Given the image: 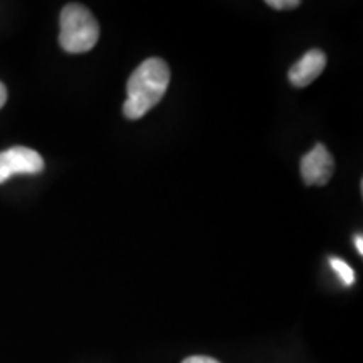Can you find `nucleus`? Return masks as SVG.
Returning <instances> with one entry per match:
<instances>
[{"label":"nucleus","instance_id":"obj_1","mask_svg":"<svg viewBox=\"0 0 363 363\" xmlns=\"http://www.w3.org/2000/svg\"><path fill=\"white\" fill-rule=\"evenodd\" d=\"M170 84V69L160 57H150L143 61L126 83V101L123 115L128 120H140L155 108L165 96Z\"/></svg>","mask_w":363,"mask_h":363},{"label":"nucleus","instance_id":"obj_2","mask_svg":"<svg viewBox=\"0 0 363 363\" xmlns=\"http://www.w3.org/2000/svg\"><path fill=\"white\" fill-rule=\"evenodd\" d=\"M59 26H61L59 44L66 52H88L99 39L98 21L94 19L89 9L81 4H67L61 12Z\"/></svg>","mask_w":363,"mask_h":363},{"label":"nucleus","instance_id":"obj_3","mask_svg":"<svg viewBox=\"0 0 363 363\" xmlns=\"http://www.w3.org/2000/svg\"><path fill=\"white\" fill-rule=\"evenodd\" d=\"M44 170V160L35 150L12 147L0 153V184L13 175H34Z\"/></svg>","mask_w":363,"mask_h":363},{"label":"nucleus","instance_id":"obj_4","mask_svg":"<svg viewBox=\"0 0 363 363\" xmlns=\"http://www.w3.org/2000/svg\"><path fill=\"white\" fill-rule=\"evenodd\" d=\"M333 157L321 143H316L313 150L301 158V177L306 185H325L333 175Z\"/></svg>","mask_w":363,"mask_h":363},{"label":"nucleus","instance_id":"obj_5","mask_svg":"<svg viewBox=\"0 0 363 363\" xmlns=\"http://www.w3.org/2000/svg\"><path fill=\"white\" fill-rule=\"evenodd\" d=\"M326 66V56L320 49H311L294 65L288 72L289 83L296 88H306L318 76L321 74Z\"/></svg>","mask_w":363,"mask_h":363},{"label":"nucleus","instance_id":"obj_6","mask_svg":"<svg viewBox=\"0 0 363 363\" xmlns=\"http://www.w3.org/2000/svg\"><path fill=\"white\" fill-rule=\"evenodd\" d=\"M330 264H331V267H333V271L337 272L340 281H342L345 286H352L353 283H355V272H353L352 267L348 266L343 259H338V257H331Z\"/></svg>","mask_w":363,"mask_h":363},{"label":"nucleus","instance_id":"obj_7","mask_svg":"<svg viewBox=\"0 0 363 363\" xmlns=\"http://www.w3.org/2000/svg\"><path fill=\"white\" fill-rule=\"evenodd\" d=\"M267 6L278 11H288V9L299 7V0H267Z\"/></svg>","mask_w":363,"mask_h":363},{"label":"nucleus","instance_id":"obj_8","mask_svg":"<svg viewBox=\"0 0 363 363\" xmlns=\"http://www.w3.org/2000/svg\"><path fill=\"white\" fill-rule=\"evenodd\" d=\"M182 363H220V362H217L216 358H212V357L195 355V357H189V358H185V360L182 362Z\"/></svg>","mask_w":363,"mask_h":363},{"label":"nucleus","instance_id":"obj_9","mask_svg":"<svg viewBox=\"0 0 363 363\" xmlns=\"http://www.w3.org/2000/svg\"><path fill=\"white\" fill-rule=\"evenodd\" d=\"M6 101H7V88L0 83V108L6 104Z\"/></svg>","mask_w":363,"mask_h":363},{"label":"nucleus","instance_id":"obj_10","mask_svg":"<svg viewBox=\"0 0 363 363\" xmlns=\"http://www.w3.org/2000/svg\"><path fill=\"white\" fill-rule=\"evenodd\" d=\"M355 247H357V252L360 254V256H363V238H362V234L355 235Z\"/></svg>","mask_w":363,"mask_h":363}]
</instances>
